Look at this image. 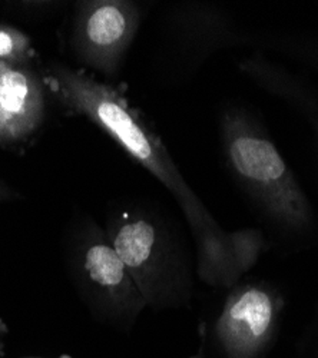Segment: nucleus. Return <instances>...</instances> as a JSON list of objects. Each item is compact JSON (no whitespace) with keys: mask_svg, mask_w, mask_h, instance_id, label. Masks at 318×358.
Wrapping results in <instances>:
<instances>
[{"mask_svg":"<svg viewBox=\"0 0 318 358\" xmlns=\"http://www.w3.org/2000/svg\"><path fill=\"white\" fill-rule=\"evenodd\" d=\"M224 166L251 211L282 244L314 225L311 203L273 141L258 109L228 101L218 115Z\"/></svg>","mask_w":318,"mask_h":358,"instance_id":"2","label":"nucleus"},{"mask_svg":"<svg viewBox=\"0 0 318 358\" xmlns=\"http://www.w3.org/2000/svg\"><path fill=\"white\" fill-rule=\"evenodd\" d=\"M243 46H250V34L240 31L222 8L199 2L175 3L162 15L152 71L162 85H181L214 53Z\"/></svg>","mask_w":318,"mask_h":358,"instance_id":"6","label":"nucleus"},{"mask_svg":"<svg viewBox=\"0 0 318 358\" xmlns=\"http://www.w3.org/2000/svg\"><path fill=\"white\" fill-rule=\"evenodd\" d=\"M45 80L29 65L0 64V142L20 143L45 122Z\"/></svg>","mask_w":318,"mask_h":358,"instance_id":"8","label":"nucleus"},{"mask_svg":"<svg viewBox=\"0 0 318 358\" xmlns=\"http://www.w3.org/2000/svg\"><path fill=\"white\" fill-rule=\"evenodd\" d=\"M287 308L284 289L264 278H243L225 289L217 311L199 325L189 358H270Z\"/></svg>","mask_w":318,"mask_h":358,"instance_id":"5","label":"nucleus"},{"mask_svg":"<svg viewBox=\"0 0 318 358\" xmlns=\"http://www.w3.org/2000/svg\"><path fill=\"white\" fill-rule=\"evenodd\" d=\"M105 231L147 307L165 311L192 303L195 268L187 244L157 205L142 199L113 203Z\"/></svg>","mask_w":318,"mask_h":358,"instance_id":"3","label":"nucleus"},{"mask_svg":"<svg viewBox=\"0 0 318 358\" xmlns=\"http://www.w3.org/2000/svg\"><path fill=\"white\" fill-rule=\"evenodd\" d=\"M8 333V330H6V327H5V324L0 321V358H2V352H3V337H5V334Z\"/></svg>","mask_w":318,"mask_h":358,"instance_id":"11","label":"nucleus"},{"mask_svg":"<svg viewBox=\"0 0 318 358\" xmlns=\"http://www.w3.org/2000/svg\"><path fill=\"white\" fill-rule=\"evenodd\" d=\"M142 19L143 5L139 2H78L71 32L72 52L83 66L113 80L122 69Z\"/></svg>","mask_w":318,"mask_h":358,"instance_id":"7","label":"nucleus"},{"mask_svg":"<svg viewBox=\"0 0 318 358\" xmlns=\"http://www.w3.org/2000/svg\"><path fill=\"white\" fill-rule=\"evenodd\" d=\"M66 273L80 301L101 325L129 334L145 300L109 236L91 215L79 214L64 236Z\"/></svg>","mask_w":318,"mask_h":358,"instance_id":"4","label":"nucleus"},{"mask_svg":"<svg viewBox=\"0 0 318 358\" xmlns=\"http://www.w3.org/2000/svg\"><path fill=\"white\" fill-rule=\"evenodd\" d=\"M34 57L29 36L12 27H0V64L29 65Z\"/></svg>","mask_w":318,"mask_h":358,"instance_id":"10","label":"nucleus"},{"mask_svg":"<svg viewBox=\"0 0 318 358\" xmlns=\"http://www.w3.org/2000/svg\"><path fill=\"white\" fill-rule=\"evenodd\" d=\"M45 83L66 112L88 117L172 194L194 236L198 278L221 291L238 284L244 274L231 234L187 184L162 139L121 89L57 62L48 66Z\"/></svg>","mask_w":318,"mask_h":358,"instance_id":"1","label":"nucleus"},{"mask_svg":"<svg viewBox=\"0 0 318 358\" xmlns=\"http://www.w3.org/2000/svg\"><path fill=\"white\" fill-rule=\"evenodd\" d=\"M34 358H36V357H34ZM59 358H71V357H59Z\"/></svg>","mask_w":318,"mask_h":358,"instance_id":"12","label":"nucleus"},{"mask_svg":"<svg viewBox=\"0 0 318 358\" xmlns=\"http://www.w3.org/2000/svg\"><path fill=\"white\" fill-rule=\"evenodd\" d=\"M229 234L238 266L244 275L251 271L258 259L273 245L268 235L258 228H243L231 231Z\"/></svg>","mask_w":318,"mask_h":358,"instance_id":"9","label":"nucleus"}]
</instances>
